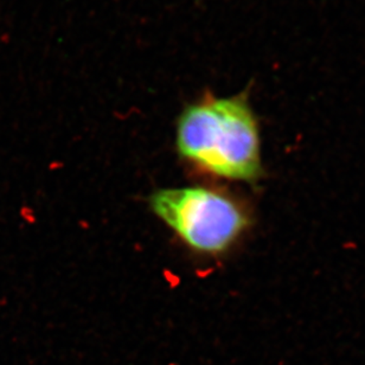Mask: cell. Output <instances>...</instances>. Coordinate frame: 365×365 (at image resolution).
<instances>
[{"label": "cell", "mask_w": 365, "mask_h": 365, "mask_svg": "<svg viewBox=\"0 0 365 365\" xmlns=\"http://www.w3.org/2000/svg\"><path fill=\"white\" fill-rule=\"evenodd\" d=\"M176 145L185 160L225 180L254 182L262 173L259 125L246 94L205 91L182 109Z\"/></svg>", "instance_id": "cell-1"}, {"label": "cell", "mask_w": 365, "mask_h": 365, "mask_svg": "<svg viewBox=\"0 0 365 365\" xmlns=\"http://www.w3.org/2000/svg\"><path fill=\"white\" fill-rule=\"evenodd\" d=\"M152 210L190 248L220 254L230 248L250 225L241 204L225 193L191 186L155 191Z\"/></svg>", "instance_id": "cell-2"}]
</instances>
